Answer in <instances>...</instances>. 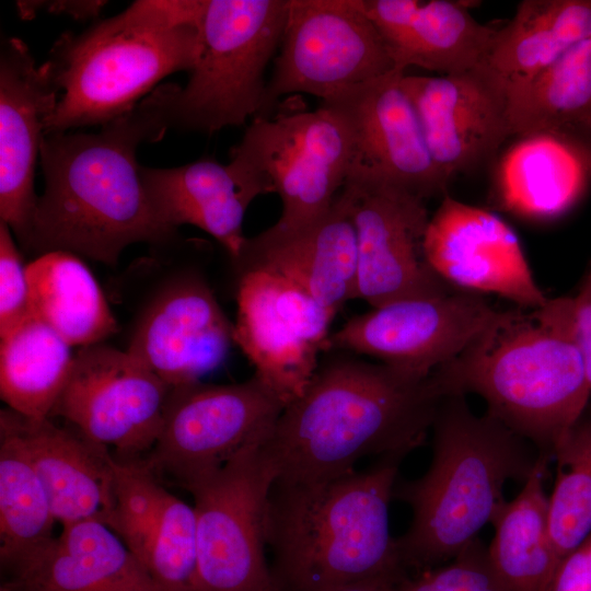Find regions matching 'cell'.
<instances>
[{
	"label": "cell",
	"mask_w": 591,
	"mask_h": 591,
	"mask_svg": "<svg viewBox=\"0 0 591 591\" xmlns=\"http://www.w3.org/2000/svg\"><path fill=\"white\" fill-rule=\"evenodd\" d=\"M403 575L404 573L380 575L371 577L344 587L338 591H387L391 584Z\"/></svg>",
	"instance_id": "obj_40"
},
{
	"label": "cell",
	"mask_w": 591,
	"mask_h": 591,
	"mask_svg": "<svg viewBox=\"0 0 591 591\" xmlns=\"http://www.w3.org/2000/svg\"><path fill=\"white\" fill-rule=\"evenodd\" d=\"M0 431L21 447L49 498L57 522L101 521L113 502L114 462L111 450L71 426L53 418L0 410Z\"/></svg>",
	"instance_id": "obj_23"
},
{
	"label": "cell",
	"mask_w": 591,
	"mask_h": 591,
	"mask_svg": "<svg viewBox=\"0 0 591 591\" xmlns=\"http://www.w3.org/2000/svg\"><path fill=\"white\" fill-rule=\"evenodd\" d=\"M402 456L309 483H274L266 514L275 591H338L404 573L389 506Z\"/></svg>",
	"instance_id": "obj_4"
},
{
	"label": "cell",
	"mask_w": 591,
	"mask_h": 591,
	"mask_svg": "<svg viewBox=\"0 0 591 591\" xmlns=\"http://www.w3.org/2000/svg\"><path fill=\"white\" fill-rule=\"evenodd\" d=\"M30 314L71 347L100 344L118 326L89 267L79 256L55 251L26 265Z\"/></svg>",
	"instance_id": "obj_28"
},
{
	"label": "cell",
	"mask_w": 591,
	"mask_h": 591,
	"mask_svg": "<svg viewBox=\"0 0 591 591\" xmlns=\"http://www.w3.org/2000/svg\"><path fill=\"white\" fill-rule=\"evenodd\" d=\"M1 572L20 591H166L96 519L63 525L48 544Z\"/></svg>",
	"instance_id": "obj_25"
},
{
	"label": "cell",
	"mask_w": 591,
	"mask_h": 591,
	"mask_svg": "<svg viewBox=\"0 0 591 591\" xmlns=\"http://www.w3.org/2000/svg\"><path fill=\"white\" fill-rule=\"evenodd\" d=\"M453 559L413 578L403 575L387 591H508L491 567L487 547L478 538Z\"/></svg>",
	"instance_id": "obj_35"
},
{
	"label": "cell",
	"mask_w": 591,
	"mask_h": 591,
	"mask_svg": "<svg viewBox=\"0 0 591 591\" xmlns=\"http://www.w3.org/2000/svg\"><path fill=\"white\" fill-rule=\"evenodd\" d=\"M18 11L23 19H31L36 13L43 11L55 14H66L73 19L82 20L96 16L106 1H77V0H54V1H18Z\"/></svg>",
	"instance_id": "obj_39"
},
{
	"label": "cell",
	"mask_w": 591,
	"mask_h": 591,
	"mask_svg": "<svg viewBox=\"0 0 591 591\" xmlns=\"http://www.w3.org/2000/svg\"><path fill=\"white\" fill-rule=\"evenodd\" d=\"M431 432L427 472L394 487L393 497L413 512L408 530L396 538L404 568L459 555L506 501V483L525 482L541 455L488 413L475 414L464 395L443 397Z\"/></svg>",
	"instance_id": "obj_5"
},
{
	"label": "cell",
	"mask_w": 591,
	"mask_h": 591,
	"mask_svg": "<svg viewBox=\"0 0 591 591\" xmlns=\"http://www.w3.org/2000/svg\"><path fill=\"white\" fill-rule=\"evenodd\" d=\"M287 12L288 0H206L202 51L186 85H174L171 128L211 134L258 116Z\"/></svg>",
	"instance_id": "obj_7"
},
{
	"label": "cell",
	"mask_w": 591,
	"mask_h": 591,
	"mask_svg": "<svg viewBox=\"0 0 591 591\" xmlns=\"http://www.w3.org/2000/svg\"><path fill=\"white\" fill-rule=\"evenodd\" d=\"M172 386L127 351L102 343L81 347L49 417L67 420L119 461L153 448Z\"/></svg>",
	"instance_id": "obj_14"
},
{
	"label": "cell",
	"mask_w": 591,
	"mask_h": 591,
	"mask_svg": "<svg viewBox=\"0 0 591 591\" xmlns=\"http://www.w3.org/2000/svg\"><path fill=\"white\" fill-rule=\"evenodd\" d=\"M401 84L448 184L491 160L512 137L507 83L485 63L445 76L404 74Z\"/></svg>",
	"instance_id": "obj_16"
},
{
	"label": "cell",
	"mask_w": 591,
	"mask_h": 591,
	"mask_svg": "<svg viewBox=\"0 0 591 591\" xmlns=\"http://www.w3.org/2000/svg\"><path fill=\"white\" fill-rule=\"evenodd\" d=\"M591 38V0H523L485 62L507 86L540 72Z\"/></svg>",
	"instance_id": "obj_30"
},
{
	"label": "cell",
	"mask_w": 591,
	"mask_h": 591,
	"mask_svg": "<svg viewBox=\"0 0 591 591\" xmlns=\"http://www.w3.org/2000/svg\"><path fill=\"white\" fill-rule=\"evenodd\" d=\"M432 375L444 396H480L489 415L549 455L591 401L570 297L499 310Z\"/></svg>",
	"instance_id": "obj_3"
},
{
	"label": "cell",
	"mask_w": 591,
	"mask_h": 591,
	"mask_svg": "<svg viewBox=\"0 0 591 591\" xmlns=\"http://www.w3.org/2000/svg\"><path fill=\"white\" fill-rule=\"evenodd\" d=\"M101 522L164 590L195 591L194 508L166 489L140 460L115 459L113 502Z\"/></svg>",
	"instance_id": "obj_19"
},
{
	"label": "cell",
	"mask_w": 591,
	"mask_h": 591,
	"mask_svg": "<svg viewBox=\"0 0 591 591\" xmlns=\"http://www.w3.org/2000/svg\"><path fill=\"white\" fill-rule=\"evenodd\" d=\"M233 324L206 281L175 279L146 309L126 350L170 386L200 381L222 364Z\"/></svg>",
	"instance_id": "obj_20"
},
{
	"label": "cell",
	"mask_w": 591,
	"mask_h": 591,
	"mask_svg": "<svg viewBox=\"0 0 591 591\" xmlns=\"http://www.w3.org/2000/svg\"><path fill=\"white\" fill-rule=\"evenodd\" d=\"M0 591H20L19 589H16L14 586L5 582V581H2L1 582V586H0Z\"/></svg>",
	"instance_id": "obj_42"
},
{
	"label": "cell",
	"mask_w": 591,
	"mask_h": 591,
	"mask_svg": "<svg viewBox=\"0 0 591 591\" xmlns=\"http://www.w3.org/2000/svg\"><path fill=\"white\" fill-rule=\"evenodd\" d=\"M570 299L573 332L586 364L591 395V264Z\"/></svg>",
	"instance_id": "obj_38"
},
{
	"label": "cell",
	"mask_w": 591,
	"mask_h": 591,
	"mask_svg": "<svg viewBox=\"0 0 591 591\" xmlns=\"http://www.w3.org/2000/svg\"><path fill=\"white\" fill-rule=\"evenodd\" d=\"M576 151L581 155L591 175V146L576 149Z\"/></svg>",
	"instance_id": "obj_41"
},
{
	"label": "cell",
	"mask_w": 591,
	"mask_h": 591,
	"mask_svg": "<svg viewBox=\"0 0 591 591\" xmlns=\"http://www.w3.org/2000/svg\"><path fill=\"white\" fill-rule=\"evenodd\" d=\"M508 93L512 137L544 135L572 149L591 146V38Z\"/></svg>",
	"instance_id": "obj_27"
},
{
	"label": "cell",
	"mask_w": 591,
	"mask_h": 591,
	"mask_svg": "<svg viewBox=\"0 0 591 591\" xmlns=\"http://www.w3.org/2000/svg\"><path fill=\"white\" fill-rule=\"evenodd\" d=\"M263 109L290 93L328 100L395 70L362 0H288V12Z\"/></svg>",
	"instance_id": "obj_11"
},
{
	"label": "cell",
	"mask_w": 591,
	"mask_h": 591,
	"mask_svg": "<svg viewBox=\"0 0 591 591\" xmlns=\"http://www.w3.org/2000/svg\"><path fill=\"white\" fill-rule=\"evenodd\" d=\"M47 493L19 443L0 431V566L34 554L55 536Z\"/></svg>",
	"instance_id": "obj_33"
},
{
	"label": "cell",
	"mask_w": 591,
	"mask_h": 591,
	"mask_svg": "<svg viewBox=\"0 0 591 591\" xmlns=\"http://www.w3.org/2000/svg\"><path fill=\"white\" fill-rule=\"evenodd\" d=\"M201 51L197 26L148 30L117 15L81 34H63L44 62L61 92L45 135L118 118L163 78L192 71Z\"/></svg>",
	"instance_id": "obj_6"
},
{
	"label": "cell",
	"mask_w": 591,
	"mask_h": 591,
	"mask_svg": "<svg viewBox=\"0 0 591 591\" xmlns=\"http://www.w3.org/2000/svg\"><path fill=\"white\" fill-rule=\"evenodd\" d=\"M424 251L433 271L456 290L495 294L523 309L548 300L518 235L489 210L443 196L430 216Z\"/></svg>",
	"instance_id": "obj_17"
},
{
	"label": "cell",
	"mask_w": 591,
	"mask_h": 591,
	"mask_svg": "<svg viewBox=\"0 0 591 591\" xmlns=\"http://www.w3.org/2000/svg\"><path fill=\"white\" fill-rule=\"evenodd\" d=\"M259 439L185 489L194 499L195 591H275L265 557L275 482Z\"/></svg>",
	"instance_id": "obj_9"
},
{
	"label": "cell",
	"mask_w": 591,
	"mask_h": 591,
	"mask_svg": "<svg viewBox=\"0 0 591 591\" xmlns=\"http://www.w3.org/2000/svg\"><path fill=\"white\" fill-rule=\"evenodd\" d=\"M396 69L418 67L440 76L484 65L497 28L453 0H362Z\"/></svg>",
	"instance_id": "obj_24"
},
{
	"label": "cell",
	"mask_w": 591,
	"mask_h": 591,
	"mask_svg": "<svg viewBox=\"0 0 591 591\" xmlns=\"http://www.w3.org/2000/svg\"><path fill=\"white\" fill-rule=\"evenodd\" d=\"M404 71L347 89L323 101L348 123L357 169L427 199L443 194L448 183L428 151L416 112L401 81Z\"/></svg>",
	"instance_id": "obj_18"
},
{
	"label": "cell",
	"mask_w": 591,
	"mask_h": 591,
	"mask_svg": "<svg viewBox=\"0 0 591 591\" xmlns=\"http://www.w3.org/2000/svg\"><path fill=\"white\" fill-rule=\"evenodd\" d=\"M551 459L541 453L521 491L490 520L495 534L488 557L508 591H549L555 575L544 488Z\"/></svg>",
	"instance_id": "obj_29"
},
{
	"label": "cell",
	"mask_w": 591,
	"mask_h": 591,
	"mask_svg": "<svg viewBox=\"0 0 591 591\" xmlns=\"http://www.w3.org/2000/svg\"><path fill=\"white\" fill-rule=\"evenodd\" d=\"M498 311L484 296L461 290L396 301L348 320L331 334L329 349L430 374L461 354Z\"/></svg>",
	"instance_id": "obj_15"
},
{
	"label": "cell",
	"mask_w": 591,
	"mask_h": 591,
	"mask_svg": "<svg viewBox=\"0 0 591 591\" xmlns=\"http://www.w3.org/2000/svg\"><path fill=\"white\" fill-rule=\"evenodd\" d=\"M496 185L497 199L519 216L549 220L567 213L582 198L591 175L581 155L553 137L520 138Z\"/></svg>",
	"instance_id": "obj_31"
},
{
	"label": "cell",
	"mask_w": 591,
	"mask_h": 591,
	"mask_svg": "<svg viewBox=\"0 0 591 591\" xmlns=\"http://www.w3.org/2000/svg\"><path fill=\"white\" fill-rule=\"evenodd\" d=\"M233 263L239 270L276 274L337 313L358 294L357 236L345 195L340 192L325 213L308 223L274 224L246 237Z\"/></svg>",
	"instance_id": "obj_22"
},
{
	"label": "cell",
	"mask_w": 591,
	"mask_h": 591,
	"mask_svg": "<svg viewBox=\"0 0 591 591\" xmlns=\"http://www.w3.org/2000/svg\"><path fill=\"white\" fill-rule=\"evenodd\" d=\"M443 397L432 373L329 360L262 441L274 483L338 477L368 455L404 457L431 431Z\"/></svg>",
	"instance_id": "obj_2"
},
{
	"label": "cell",
	"mask_w": 591,
	"mask_h": 591,
	"mask_svg": "<svg viewBox=\"0 0 591 591\" xmlns=\"http://www.w3.org/2000/svg\"><path fill=\"white\" fill-rule=\"evenodd\" d=\"M171 89L159 85L99 132L44 136L45 190L22 244L25 251H62L113 266L131 244L174 239L151 207L136 159L141 142L157 141L171 128Z\"/></svg>",
	"instance_id": "obj_1"
},
{
	"label": "cell",
	"mask_w": 591,
	"mask_h": 591,
	"mask_svg": "<svg viewBox=\"0 0 591 591\" xmlns=\"http://www.w3.org/2000/svg\"><path fill=\"white\" fill-rule=\"evenodd\" d=\"M151 207L170 232L183 224L210 234L235 259L246 240L243 220L259 192L229 163L200 159L171 169H141Z\"/></svg>",
	"instance_id": "obj_26"
},
{
	"label": "cell",
	"mask_w": 591,
	"mask_h": 591,
	"mask_svg": "<svg viewBox=\"0 0 591 591\" xmlns=\"http://www.w3.org/2000/svg\"><path fill=\"white\" fill-rule=\"evenodd\" d=\"M357 236L358 294L372 308L439 297L456 289L430 267L425 199L352 167L340 190Z\"/></svg>",
	"instance_id": "obj_13"
},
{
	"label": "cell",
	"mask_w": 591,
	"mask_h": 591,
	"mask_svg": "<svg viewBox=\"0 0 591 591\" xmlns=\"http://www.w3.org/2000/svg\"><path fill=\"white\" fill-rule=\"evenodd\" d=\"M233 343L255 375L287 407L300 398L329 349L336 313L291 281L264 269L239 270Z\"/></svg>",
	"instance_id": "obj_12"
},
{
	"label": "cell",
	"mask_w": 591,
	"mask_h": 591,
	"mask_svg": "<svg viewBox=\"0 0 591 591\" xmlns=\"http://www.w3.org/2000/svg\"><path fill=\"white\" fill-rule=\"evenodd\" d=\"M30 315L26 266L10 227L0 221V336Z\"/></svg>",
	"instance_id": "obj_36"
},
{
	"label": "cell",
	"mask_w": 591,
	"mask_h": 591,
	"mask_svg": "<svg viewBox=\"0 0 591 591\" xmlns=\"http://www.w3.org/2000/svg\"><path fill=\"white\" fill-rule=\"evenodd\" d=\"M549 591H591V534L559 564Z\"/></svg>",
	"instance_id": "obj_37"
},
{
	"label": "cell",
	"mask_w": 591,
	"mask_h": 591,
	"mask_svg": "<svg viewBox=\"0 0 591 591\" xmlns=\"http://www.w3.org/2000/svg\"><path fill=\"white\" fill-rule=\"evenodd\" d=\"M556 477L548 497V526L555 572L591 534V409L553 450Z\"/></svg>",
	"instance_id": "obj_34"
},
{
	"label": "cell",
	"mask_w": 591,
	"mask_h": 591,
	"mask_svg": "<svg viewBox=\"0 0 591 591\" xmlns=\"http://www.w3.org/2000/svg\"><path fill=\"white\" fill-rule=\"evenodd\" d=\"M285 408L255 374L234 384L200 380L172 386L160 434L140 461L163 484L185 489L265 438Z\"/></svg>",
	"instance_id": "obj_10"
},
{
	"label": "cell",
	"mask_w": 591,
	"mask_h": 591,
	"mask_svg": "<svg viewBox=\"0 0 591 591\" xmlns=\"http://www.w3.org/2000/svg\"><path fill=\"white\" fill-rule=\"evenodd\" d=\"M355 162L348 123L322 103L314 111L255 117L231 149L229 164L260 195L278 194L282 210L275 224L289 229L331 208Z\"/></svg>",
	"instance_id": "obj_8"
},
{
	"label": "cell",
	"mask_w": 591,
	"mask_h": 591,
	"mask_svg": "<svg viewBox=\"0 0 591 591\" xmlns=\"http://www.w3.org/2000/svg\"><path fill=\"white\" fill-rule=\"evenodd\" d=\"M59 91L45 63L36 66L22 39L3 40L0 55V219L24 243L38 197L34 173Z\"/></svg>",
	"instance_id": "obj_21"
},
{
	"label": "cell",
	"mask_w": 591,
	"mask_h": 591,
	"mask_svg": "<svg viewBox=\"0 0 591 591\" xmlns=\"http://www.w3.org/2000/svg\"><path fill=\"white\" fill-rule=\"evenodd\" d=\"M71 346L27 315L0 336V396L24 416L49 417L73 366Z\"/></svg>",
	"instance_id": "obj_32"
}]
</instances>
